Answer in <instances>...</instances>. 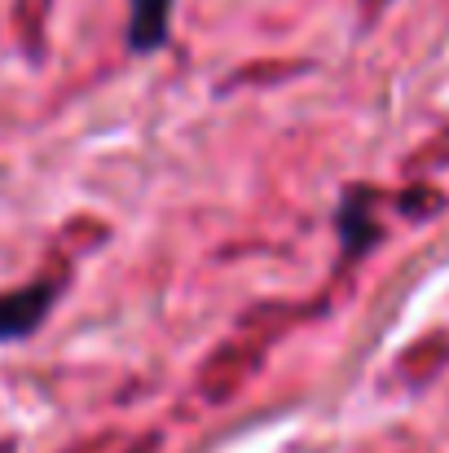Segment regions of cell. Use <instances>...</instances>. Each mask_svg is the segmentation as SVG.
I'll return each mask as SVG.
<instances>
[{"instance_id": "6da1fadb", "label": "cell", "mask_w": 449, "mask_h": 453, "mask_svg": "<svg viewBox=\"0 0 449 453\" xmlns=\"http://www.w3.org/2000/svg\"><path fill=\"white\" fill-rule=\"evenodd\" d=\"M53 300H58L53 282H35V287H27L18 296H0V339H18V334L35 330Z\"/></svg>"}, {"instance_id": "7a4b0ae2", "label": "cell", "mask_w": 449, "mask_h": 453, "mask_svg": "<svg viewBox=\"0 0 449 453\" xmlns=\"http://www.w3.org/2000/svg\"><path fill=\"white\" fill-rule=\"evenodd\" d=\"M167 13H172V0H133V27H128L133 49H154L163 40Z\"/></svg>"}]
</instances>
